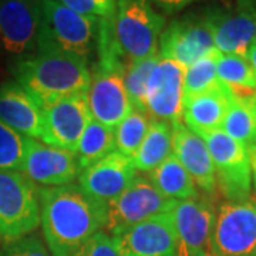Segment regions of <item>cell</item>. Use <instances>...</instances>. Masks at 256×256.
<instances>
[{"mask_svg":"<svg viewBox=\"0 0 256 256\" xmlns=\"http://www.w3.org/2000/svg\"><path fill=\"white\" fill-rule=\"evenodd\" d=\"M220 52L215 50L210 54L202 57L184 72V98L206 92L218 84L216 62Z\"/></svg>","mask_w":256,"mask_h":256,"instance_id":"29","label":"cell"},{"mask_svg":"<svg viewBox=\"0 0 256 256\" xmlns=\"http://www.w3.org/2000/svg\"><path fill=\"white\" fill-rule=\"evenodd\" d=\"M215 50L214 37L202 10L171 20L162 30L158 43V54L184 68Z\"/></svg>","mask_w":256,"mask_h":256,"instance_id":"11","label":"cell"},{"mask_svg":"<svg viewBox=\"0 0 256 256\" xmlns=\"http://www.w3.org/2000/svg\"><path fill=\"white\" fill-rule=\"evenodd\" d=\"M20 172L36 185L63 186L72 184L78 176V166L73 151L46 146L28 138Z\"/></svg>","mask_w":256,"mask_h":256,"instance_id":"17","label":"cell"},{"mask_svg":"<svg viewBox=\"0 0 256 256\" xmlns=\"http://www.w3.org/2000/svg\"><path fill=\"white\" fill-rule=\"evenodd\" d=\"M150 124H151V117L146 112L138 110L131 111L114 128L116 151H118L120 154L126 156L127 158H132L146 137Z\"/></svg>","mask_w":256,"mask_h":256,"instance_id":"27","label":"cell"},{"mask_svg":"<svg viewBox=\"0 0 256 256\" xmlns=\"http://www.w3.org/2000/svg\"><path fill=\"white\" fill-rule=\"evenodd\" d=\"M198 256H216L215 254H212L210 250H208V252H202V254H200Z\"/></svg>","mask_w":256,"mask_h":256,"instance_id":"37","label":"cell"},{"mask_svg":"<svg viewBox=\"0 0 256 256\" xmlns=\"http://www.w3.org/2000/svg\"><path fill=\"white\" fill-rule=\"evenodd\" d=\"M176 234V256H198L210 250L216 210L205 198L178 201L171 210Z\"/></svg>","mask_w":256,"mask_h":256,"instance_id":"14","label":"cell"},{"mask_svg":"<svg viewBox=\"0 0 256 256\" xmlns=\"http://www.w3.org/2000/svg\"><path fill=\"white\" fill-rule=\"evenodd\" d=\"M40 224L52 256H73L74 252L104 229L107 204L80 185L38 188Z\"/></svg>","mask_w":256,"mask_h":256,"instance_id":"1","label":"cell"},{"mask_svg":"<svg viewBox=\"0 0 256 256\" xmlns=\"http://www.w3.org/2000/svg\"><path fill=\"white\" fill-rule=\"evenodd\" d=\"M222 54H242L256 38V0H232L228 4H210L202 9Z\"/></svg>","mask_w":256,"mask_h":256,"instance_id":"9","label":"cell"},{"mask_svg":"<svg viewBox=\"0 0 256 256\" xmlns=\"http://www.w3.org/2000/svg\"><path fill=\"white\" fill-rule=\"evenodd\" d=\"M206 142L215 168L216 185L226 201L249 200L252 170L249 150L222 130L200 136Z\"/></svg>","mask_w":256,"mask_h":256,"instance_id":"7","label":"cell"},{"mask_svg":"<svg viewBox=\"0 0 256 256\" xmlns=\"http://www.w3.org/2000/svg\"><path fill=\"white\" fill-rule=\"evenodd\" d=\"M250 156V170H252V184L256 190V146L248 148Z\"/></svg>","mask_w":256,"mask_h":256,"instance_id":"35","label":"cell"},{"mask_svg":"<svg viewBox=\"0 0 256 256\" xmlns=\"http://www.w3.org/2000/svg\"><path fill=\"white\" fill-rule=\"evenodd\" d=\"M137 176L131 158L114 151L78 172V185L92 198L107 202L118 196Z\"/></svg>","mask_w":256,"mask_h":256,"instance_id":"18","label":"cell"},{"mask_svg":"<svg viewBox=\"0 0 256 256\" xmlns=\"http://www.w3.org/2000/svg\"><path fill=\"white\" fill-rule=\"evenodd\" d=\"M146 178L164 196L175 201L198 198V188L180 160L171 154L156 170L146 172Z\"/></svg>","mask_w":256,"mask_h":256,"instance_id":"23","label":"cell"},{"mask_svg":"<svg viewBox=\"0 0 256 256\" xmlns=\"http://www.w3.org/2000/svg\"><path fill=\"white\" fill-rule=\"evenodd\" d=\"M216 256H256V201L220 204L210 238Z\"/></svg>","mask_w":256,"mask_h":256,"instance_id":"10","label":"cell"},{"mask_svg":"<svg viewBox=\"0 0 256 256\" xmlns=\"http://www.w3.org/2000/svg\"><path fill=\"white\" fill-rule=\"evenodd\" d=\"M172 154V124L151 117V124L137 152L131 158L137 171L150 172Z\"/></svg>","mask_w":256,"mask_h":256,"instance_id":"22","label":"cell"},{"mask_svg":"<svg viewBox=\"0 0 256 256\" xmlns=\"http://www.w3.org/2000/svg\"><path fill=\"white\" fill-rule=\"evenodd\" d=\"M164 14L150 0H116L112 30L122 54L130 63L158 54Z\"/></svg>","mask_w":256,"mask_h":256,"instance_id":"4","label":"cell"},{"mask_svg":"<svg viewBox=\"0 0 256 256\" xmlns=\"http://www.w3.org/2000/svg\"><path fill=\"white\" fill-rule=\"evenodd\" d=\"M92 82L87 92L92 118L114 128L134 110L124 86L126 72L92 64Z\"/></svg>","mask_w":256,"mask_h":256,"instance_id":"13","label":"cell"},{"mask_svg":"<svg viewBox=\"0 0 256 256\" xmlns=\"http://www.w3.org/2000/svg\"><path fill=\"white\" fill-rule=\"evenodd\" d=\"M42 0H0V62L12 64L37 53Z\"/></svg>","mask_w":256,"mask_h":256,"instance_id":"6","label":"cell"},{"mask_svg":"<svg viewBox=\"0 0 256 256\" xmlns=\"http://www.w3.org/2000/svg\"><path fill=\"white\" fill-rule=\"evenodd\" d=\"M92 120L87 92L76 94L42 108V136L46 146L76 151Z\"/></svg>","mask_w":256,"mask_h":256,"instance_id":"12","label":"cell"},{"mask_svg":"<svg viewBox=\"0 0 256 256\" xmlns=\"http://www.w3.org/2000/svg\"><path fill=\"white\" fill-rule=\"evenodd\" d=\"M172 154L191 175L196 188L206 194L216 191V175L206 142L184 122L172 124Z\"/></svg>","mask_w":256,"mask_h":256,"instance_id":"19","label":"cell"},{"mask_svg":"<svg viewBox=\"0 0 256 256\" xmlns=\"http://www.w3.org/2000/svg\"><path fill=\"white\" fill-rule=\"evenodd\" d=\"M98 37L100 18L78 14L58 0H42L37 53H64L90 66L97 57Z\"/></svg>","mask_w":256,"mask_h":256,"instance_id":"3","label":"cell"},{"mask_svg":"<svg viewBox=\"0 0 256 256\" xmlns=\"http://www.w3.org/2000/svg\"><path fill=\"white\" fill-rule=\"evenodd\" d=\"M255 110H256V97H255Z\"/></svg>","mask_w":256,"mask_h":256,"instance_id":"39","label":"cell"},{"mask_svg":"<svg viewBox=\"0 0 256 256\" xmlns=\"http://www.w3.org/2000/svg\"><path fill=\"white\" fill-rule=\"evenodd\" d=\"M220 130L246 148L256 146L255 98L232 96Z\"/></svg>","mask_w":256,"mask_h":256,"instance_id":"26","label":"cell"},{"mask_svg":"<svg viewBox=\"0 0 256 256\" xmlns=\"http://www.w3.org/2000/svg\"><path fill=\"white\" fill-rule=\"evenodd\" d=\"M216 74L218 82L224 84L232 96L239 98L256 97V76L246 56L220 53Z\"/></svg>","mask_w":256,"mask_h":256,"instance_id":"24","label":"cell"},{"mask_svg":"<svg viewBox=\"0 0 256 256\" xmlns=\"http://www.w3.org/2000/svg\"><path fill=\"white\" fill-rule=\"evenodd\" d=\"M176 202L164 196L146 176L137 175L118 196L107 202V218L102 230L114 236L156 215L171 212Z\"/></svg>","mask_w":256,"mask_h":256,"instance_id":"8","label":"cell"},{"mask_svg":"<svg viewBox=\"0 0 256 256\" xmlns=\"http://www.w3.org/2000/svg\"><path fill=\"white\" fill-rule=\"evenodd\" d=\"M66 8L87 18H108L116 13V0H58Z\"/></svg>","mask_w":256,"mask_h":256,"instance_id":"31","label":"cell"},{"mask_svg":"<svg viewBox=\"0 0 256 256\" xmlns=\"http://www.w3.org/2000/svg\"><path fill=\"white\" fill-rule=\"evenodd\" d=\"M0 121L24 138L42 136V108L14 80L0 82Z\"/></svg>","mask_w":256,"mask_h":256,"instance_id":"20","label":"cell"},{"mask_svg":"<svg viewBox=\"0 0 256 256\" xmlns=\"http://www.w3.org/2000/svg\"><path fill=\"white\" fill-rule=\"evenodd\" d=\"M40 225L38 188L18 171H0V244L30 235Z\"/></svg>","mask_w":256,"mask_h":256,"instance_id":"5","label":"cell"},{"mask_svg":"<svg viewBox=\"0 0 256 256\" xmlns=\"http://www.w3.org/2000/svg\"><path fill=\"white\" fill-rule=\"evenodd\" d=\"M2 76H3V70H2V62H0V82H3V80H2Z\"/></svg>","mask_w":256,"mask_h":256,"instance_id":"38","label":"cell"},{"mask_svg":"<svg viewBox=\"0 0 256 256\" xmlns=\"http://www.w3.org/2000/svg\"><path fill=\"white\" fill-rule=\"evenodd\" d=\"M158 60H160V54H156L146 57L144 60L132 62L127 66V70L124 74V86L134 110L146 112V86Z\"/></svg>","mask_w":256,"mask_h":256,"instance_id":"28","label":"cell"},{"mask_svg":"<svg viewBox=\"0 0 256 256\" xmlns=\"http://www.w3.org/2000/svg\"><path fill=\"white\" fill-rule=\"evenodd\" d=\"M73 256H120L112 236L104 230L97 232L86 244L78 248Z\"/></svg>","mask_w":256,"mask_h":256,"instance_id":"33","label":"cell"},{"mask_svg":"<svg viewBox=\"0 0 256 256\" xmlns=\"http://www.w3.org/2000/svg\"><path fill=\"white\" fill-rule=\"evenodd\" d=\"M13 80L36 101L40 108L76 94L88 92L90 66L73 56L46 52L12 64Z\"/></svg>","mask_w":256,"mask_h":256,"instance_id":"2","label":"cell"},{"mask_svg":"<svg viewBox=\"0 0 256 256\" xmlns=\"http://www.w3.org/2000/svg\"><path fill=\"white\" fill-rule=\"evenodd\" d=\"M232 92L218 82L206 92L184 98L182 122L196 136L220 130Z\"/></svg>","mask_w":256,"mask_h":256,"instance_id":"21","label":"cell"},{"mask_svg":"<svg viewBox=\"0 0 256 256\" xmlns=\"http://www.w3.org/2000/svg\"><path fill=\"white\" fill-rule=\"evenodd\" d=\"M150 2L156 4L161 12H164L165 14H175L185 8L191 6L192 3H196L201 0H150Z\"/></svg>","mask_w":256,"mask_h":256,"instance_id":"34","label":"cell"},{"mask_svg":"<svg viewBox=\"0 0 256 256\" xmlns=\"http://www.w3.org/2000/svg\"><path fill=\"white\" fill-rule=\"evenodd\" d=\"M120 256H176L171 212L156 215L112 236Z\"/></svg>","mask_w":256,"mask_h":256,"instance_id":"15","label":"cell"},{"mask_svg":"<svg viewBox=\"0 0 256 256\" xmlns=\"http://www.w3.org/2000/svg\"><path fill=\"white\" fill-rule=\"evenodd\" d=\"M26 140L0 121V171H22Z\"/></svg>","mask_w":256,"mask_h":256,"instance_id":"30","label":"cell"},{"mask_svg":"<svg viewBox=\"0 0 256 256\" xmlns=\"http://www.w3.org/2000/svg\"><path fill=\"white\" fill-rule=\"evenodd\" d=\"M0 256H50V250L38 235H28L8 244Z\"/></svg>","mask_w":256,"mask_h":256,"instance_id":"32","label":"cell"},{"mask_svg":"<svg viewBox=\"0 0 256 256\" xmlns=\"http://www.w3.org/2000/svg\"><path fill=\"white\" fill-rule=\"evenodd\" d=\"M116 151V137L114 130L106 127L96 120H90L82 136L78 141V146L74 151L78 172L87 166L98 162L104 156Z\"/></svg>","mask_w":256,"mask_h":256,"instance_id":"25","label":"cell"},{"mask_svg":"<svg viewBox=\"0 0 256 256\" xmlns=\"http://www.w3.org/2000/svg\"><path fill=\"white\" fill-rule=\"evenodd\" d=\"M184 68L170 58L160 60L146 86V114L170 124L182 122Z\"/></svg>","mask_w":256,"mask_h":256,"instance_id":"16","label":"cell"},{"mask_svg":"<svg viewBox=\"0 0 256 256\" xmlns=\"http://www.w3.org/2000/svg\"><path fill=\"white\" fill-rule=\"evenodd\" d=\"M246 58L249 60V63L252 66V68H254L256 76V38L252 42V44L249 46V48H248Z\"/></svg>","mask_w":256,"mask_h":256,"instance_id":"36","label":"cell"}]
</instances>
